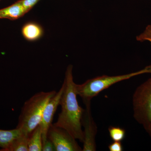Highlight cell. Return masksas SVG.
Instances as JSON below:
<instances>
[{"label":"cell","instance_id":"ba28073f","mask_svg":"<svg viewBox=\"0 0 151 151\" xmlns=\"http://www.w3.org/2000/svg\"><path fill=\"white\" fill-rule=\"evenodd\" d=\"M28 12L22 4L21 0L12 5L0 9V19H7L14 20L17 19Z\"/></svg>","mask_w":151,"mask_h":151},{"label":"cell","instance_id":"5b68a950","mask_svg":"<svg viewBox=\"0 0 151 151\" xmlns=\"http://www.w3.org/2000/svg\"><path fill=\"white\" fill-rule=\"evenodd\" d=\"M47 138L52 141L56 151H82L76 139L64 129L52 124L49 129Z\"/></svg>","mask_w":151,"mask_h":151},{"label":"cell","instance_id":"52a82bcc","mask_svg":"<svg viewBox=\"0 0 151 151\" xmlns=\"http://www.w3.org/2000/svg\"><path fill=\"white\" fill-rule=\"evenodd\" d=\"M64 86L65 85L63 82L59 91L49 101L44 110L41 120L39 125L42 134V144L47 139V132L50 127L52 124L55 114L60 105Z\"/></svg>","mask_w":151,"mask_h":151},{"label":"cell","instance_id":"ac0fdd59","mask_svg":"<svg viewBox=\"0 0 151 151\" xmlns=\"http://www.w3.org/2000/svg\"><path fill=\"white\" fill-rule=\"evenodd\" d=\"M146 131L147 132L148 134L150 135V137H151V123L149 125L148 127L145 129Z\"/></svg>","mask_w":151,"mask_h":151},{"label":"cell","instance_id":"e0dca14e","mask_svg":"<svg viewBox=\"0 0 151 151\" xmlns=\"http://www.w3.org/2000/svg\"><path fill=\"white\" fill-rule=\"evenodd\" d=\"M40 0H21L24 7L29 11Z\"/></svg>","mask_w":151,"mask_h":151},{"label":"cell","instance_id":"d6986e66","mask_svg":"<svg viewBox=\"0 0 151 151\" xmlns=\"http://www.w3.org/2000/svg\"><path fill=\"white\" fill-rule=\"evenodd\" d=\"M0 151H1V150H0Z\"/></svg>","mask_w":151,"mask_h":151},{"label":"cell","instance_id":"2e32d148","mask_svg":"<svg viewBox=\"0 0 151 151\" xmlns=\"http://www.w3.org/2000/svg\"><path fill=\"white\" fill-rule=\"evenodd\" d=\"M42 151H55V147L51 140L47 138L46 141L42 144Z\"/></svg>","mask_w":151,"mask_h":151},{"label":"cell","instance_id":"9c48e42d","mask_svg":"<svg viewBox=\"0 0 151 151\" xmlns=\"http://www.w3.org/2000/svg\"><path fill=\"white\" fill-rule=\"evenodd\" d=\"M22 134L21 130L17 128L10 130L0 129L1 151H6L13 141Z\"/></svg>","mask_w":151,"mask_h":151},{"label":"cell","instance_id":"277c9868","mask_svg":"<svg viewBox=\"0 0 151 151\" xmlns=\"http://www.w3.org/2000/svg\"><path fill=\"white\" fill-rule=\"evenodd\" d=\"M132 102L134 118L146 129L151 123V77L136 89Z\"/></svg>","mask_w":151,"mask_h":151},{"label":"cell","instance_id":"4fadbf2b","mask_svg":"<svg viewBox=\"0 0 151 151\" xmlns=\"http://www.w3.org/2000/svg\"><path fill=\"white\" fill-rule=\"evenodd\" d=\"M108 131L110 137L113 141L122 142L126 136V131L120 127L110 126Z\"/></svg>","mask_w":151,"mask_h":151},{"label":"cell","instance_id":"7a4b0ae2","mask_svg":"<svg viewBox=\"0 0 151 151\" xmlns=\"http://www.w3.org/2000/svg\"><path fill=\"white\" fill-rule=\"evenodd\" d=\"M56 92L55 90L38 92L25 102L16 128L24 134L29 135L39 125L45 106Z\"/></svg>","mask_w":151,"mask_h":151},{"label":"cell","instance_id":"6da1fadb","mask_svg":"<svg viewBox=\"0 0 151 151\" xmlns=\"http://www.w3.org/2000/svg\"><path fill=\"white\" fill-rule=\"evenodd\" d=\"M72 69L73 66L70 65L66 69L63 81L64 89L60 102L61 112L53 125L64 129L76 139L83 143L84 134L81 122L84 109L78 105Z\"/></svg>","mask_w":151,"mask_h":151},{"label":"cell","instance_id":"3957f363","mask_svg":"<svg viewBox=\"0 0 151 151\" xmlns=\"http://www.w3.org/2000/svg\"><path fill=\"white\" fill-rule=\"evenodd\" d=\"M147 73H151V65L139 71L124 75L97 76L87 80L83 84H76V93L77 95L81 97L83 102L91 101L92 98L97 96L100 92L114 84L134 76Z\"/></svg>","mask_w":151,"mask_h":151},{"label":"cell","instance_id":"8fae6325","mask_svg":"<svg viewBox=\"0 0 151 151\" xmlns=\"http://www.w3.org/2000/svg\"><path fill=\"white\" fill-rule=\"evenodd\" d=\"M42 134L38 125L29 135V151H42Z\"/></svg>","mask_w":151,"mask_h":151},{"label":"cell","instance_id":"5bb4252c","mask_svg":"<svg viewBox=\"0 0 151 151\" xmlns=\"http://www.w3.org/2000/svg\"><path fill=\"white\" fill-rule=\"evenodd\" d=\"M138 41H149L151 42V25H148L142 33L136 37Z\"/></svg>","mask_w":151,"mask_h":151},{"label":"cell","instance_id":"30bf717a","mask_svg":"<svg viewBox=\"0 0 151 151\" xmlns=\"http://www.w3.org/2000/svg\"><path fill=\"white\" fill-rule=\"evenodd\" d=\"M22 34L27 40L33 41L41 37L43 34V30L37 24L29 22L24 26Z\"/></svg>","mask_w":151,"mask_h":151},{"label":"cell","instance_id":"7c38bea8","mask_svg":"<svg viewBox=\"0 0 151 151\" xmlns=\"http://www.w3.org/2000/svg\"><path fill=\"white\" fill-rule=\"evenodd\" d=\"M28 137L22 134L13 141L6 151H29Z\"/></svg>","mask_w":151,"mask_h":151},{"label":"cell","instance_id":"8992f818","mask_svg":"<svg viewBox=\"0 0 151 151\" xmlns=\"http://www.w3.org/2000/svg\"><path fill=\"white\" fill-rule=\"evenodd\" d=\"M85 105L84 114L82 119V126L84 127L82 151L96 150V136L97 127L92 115L91 101L84 102Z\"/></svg>","mask_w":151,"mask_h":151},{"label":"cell","instance_id":"9a60e30c","mask_svg":"<svg viewBox=\"0 0 151 151\" xmlns=\"http://www.w3.org/2000/svg\"><path fill=\"white\" fill-rule=\"evenodd\" d=\"M108 149L110 151H122L123 147L122 142L113 141L108 145Z\"/></svg>","mask_w":151,"mask_h":151}]
</instances>
